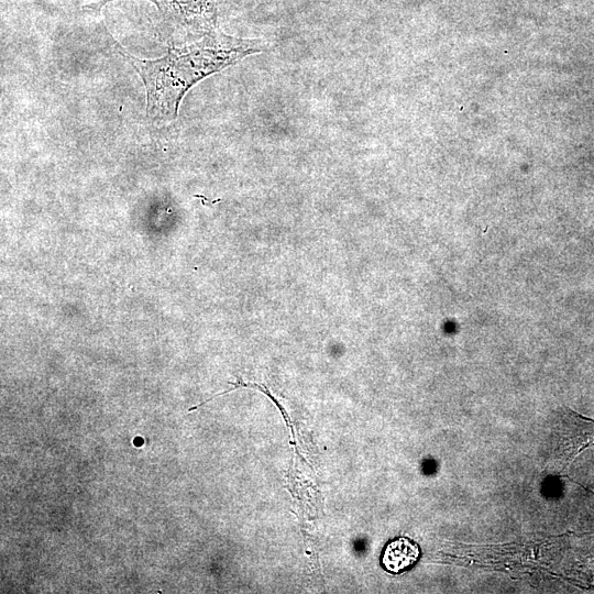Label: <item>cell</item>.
Segmentation results:
<instances>
[{
	"mask_svg": "<svg viewBox=\"0 0 594 594\" xmlns=\"http://www.w3.org/2000/svg\"><path fill=\"white\" fill-rule=\"evenodd\" d=\"M419 557L417 544L407 538L392 541L385 549L383 563L388 571L399 572L411 565Z\"/></svg>",
	"mask_w": 594,
	"mask_h": 594,
	"instance_id": "obj_4",
	"label": "cell"
},
{
	"mask_svg": "<svg viewBox=\"0 0 594 594\" xmlns=\"http://www.w3.org/2000/svg\"><path fill=\"white\" fill-rule=\"evenodd\" d=\"M265 50V43L258 38L230 36L219 30L152 61L136 58L118 46L144 82L147 116L158 121L176 119L183 97L195 84Z\"/></svg>",
	"mask_w": 594,
	"mask_h": 594,
	"instance_id": "obj_1",
	"label": "cell"
},
{
	"mask_svg": "<svg viewBox=\"0 0 594 594\" xmlns=\"http://www.w3.org/2000/svg\"><path fill=\"white\" fill-rule=\"evenodd\" d=\"M108 1V0H106ZM162 14L205 34L217 30L216 0H150Z\"/></svg>",
	"mask_w": 594,
	"mask_h": 594,
	"instance_id": "obj_2",
	"label": "cell"
},
{
	"mask_svg": "<svg viewBox=\"0 0 594 594\" xmlns=\"http://www.w3.org/2000/svg\"><path fill=\"white\" fill-rule=\"evenodd\" d=\"M559 430V453L571 462L581 451L594 444V420L565 408Z\"/></svg>",
	"mask_w": 594,
	"mask_h": 594,
	"instance_id": "obj_3",
	"label": "cell"
}]
</instances>
